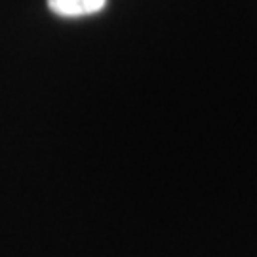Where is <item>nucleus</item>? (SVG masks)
Segmentation results:
<instances>
[{"instance_id":"obj_1","label":"nucleus","mask_w":257,"mask_h":257,"mask_svg":"<svg viewBox=\"0 0 257 257\" xmlns=\"http://www.w3.org/2000/svg\"><path fill=\"white\" fill-rule=\"evenodd\" d=\"M107 0H48L50 10L61 18H84L101 12Z\"/></svg>"}]
</instances>
